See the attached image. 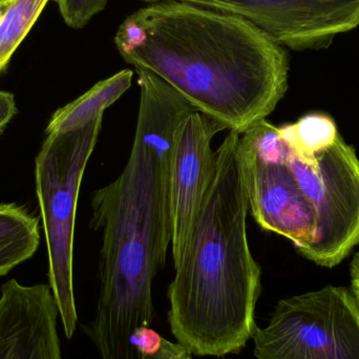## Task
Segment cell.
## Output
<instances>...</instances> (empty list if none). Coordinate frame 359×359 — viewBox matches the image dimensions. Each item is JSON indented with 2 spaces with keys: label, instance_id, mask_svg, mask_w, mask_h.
I'll return each mask as SVG.
<instances>
[{
  "label": "cell",
  "instance_id": "6da1fadb",
  "mask_svg": "<svg viewBox=\"0 0 359 359\" xmlns=\"http://www.w3.org/2000/svg\"><path fill=\"white\" fill-rule=\"evenodd\" d=\"M141 97L130 159L119 177L94 192L90 227L102 234L96 314L82 331L101 359H141L130 343L156 320L153 282L172 244L168 165L172 134L198 111L172 86L136 69Z\"/></svg>",
  "mask_w": 359,
  "mask_h": 359
},
{
  "label": "cell",
  "instance_id": "7a4b0ae2",
  "mask_svg": "<svg viewBox=\"0 0 359 359\" xmlns=\"http://www.w3.org/2000/svg\"><path fill=\"white\" fill-rule=\"evenodd\" d=\"M122 58L168 82L198 111L240 135L266 120L288 88L289 59L247 19L161 0L124 19Z\"/></svg>",
  "mask_w": 359,
  "mask_h": 359
},
{
  "label": "cell",
  "instance_id": "3957f363",
  "mask_svg": "<svg viewBox=\"0 0 359 359\" xmlns=\"http://www.w3.org/2000/svg\"><path fill=\"white\" fill-rule=\"evenodd\" d=\"M240 138L229 130L215 151L212 182L168 287L170 331L192 355L241 353L257 329L262 269L247 236Z\"/></svg>",
  "mask_w": 359,
  "mask_h": 359
},
{
  "label": "cell",
  "instance_id": "277c9868",
  "mask_svg": "<svg viewBox=\"0 0 359 359\" xmlns=\"http://www.w3.org/2000/svg\"><path fill=\"white\" fill-rule=\"evenodd\" d=\"M103 116L67 134L46 135L35 160L36 194L48 259V286L67 339L77 328L74 233L82 178L96 147Z\"/></svg>",
  "mask_w": 359,
  "mask_h": 359
},
{
  "label": "cell",
  "instance_id": "5b68a950",
  "mask_svg": "<svg viewBox=\"0 0 359 359\" xmlns=\"http://www.w3.org/2000/svg\"><path fill=\"white\" fill-rule=\"evenodd\" d=\"M257 359H359V304L344 287L278 302L255 335Z\"/></svg>",
  "mask_w": 359,
  "mask_h": 359
},
{
  "label": "cell",
  "instance_id": "8992f818",
  "mask_svg": "<svg viewBox=\"0 0 359 359\" xmlns=\"http://www.w3.org/2000/svg\"><path fill=\"white\" fill-rule=\"evenodd\" d=\"M286 160L316 211V236L302 255L323 267H334L359 244L355 151L339 135L313 155H301L286 144Z\"/></svg>",
  "mask_w": 359,
  "mask_h": 359
},
{
  "label": "cell",
  "instance_id": "52a82bcc",
  "mask_svg": "<svg viewBox=\"0 0 359 359\" xmlns=\"http://www.w3.org/2000/svg\"><path fill=\"white\" fill-rule=\"evenodd\" d=\"M238 159L253 219L303 253L316 236V211L287 163L278 128L263 120L241 135Z\"/></svg>",
  "mask_w": 359,
  "mask_h": 359
},
{
  "label": "cell",
  "instance_id": "ba28073f",
  "mask_svg": "<svg viewBox=\"0 0 359 359\" xmlns=\"http://www.w3.org/2000/svg\"><path fill=\"white\" fill-rule=\"evenodd\" d=\"M224 130L227 128L217 120L194 111L179 122L172 134L168 196L175 265L185 252L215 175L217 151L211 149V141Z\"/></svg>",
  "mask_w": 359,
  "mask_h": 359
},
{
  "label": "cell",
  "instance_id": "9c48e42d",
  "mask_svg": "<svg viewBox=\"0 0 359 359\" xmlns=\"http://www.w3.org/2000/svg\"><path fill=\"white\" fill-rule=\"evenodd\" d=\"M50 286L16 280L0 288V359H62Z\"/></svg>",
  "mask_w": 359,
  "mask_h": 359
},
{
  "label": "cell",
  "instance_id": "30bf717a",
  "mask_svg": "<svg viewBox=\"0 0 359 359\" xmlns=\"http://www.w3.org/2000/svg\"><path fill=\"white\" fill-rule=\"evenodd\" d=\"M134 72L123 69L95 84L90 90L55 111L46 126V134H67L80 130L103 116L132 86Z\"/></svg>",
  "mask_w": 359,
  "mask_h": 359
},
{
  "label": "cell",
  "instance_id": "8fae6325",
  "mask_svg": "<svg viewBox=\"0 0 359 359\" xmlns=\"http://www.w3.org/2000/svg\"><path fill=\"white\" fill-rule=\"evenodd\" d=\"M39 243L37 217L18 205H0V278L31 259Z\"/></svg>",
  "mask_w": 359,
  "mask_h": 359
},
{
  "label": "cell",
  "instance_id": "7c38bea8",
  "mask_svg": "<svg viewBox=\"0 0 359 359\" xmlns=\"http://www.w3.org/2000/svg\"><path fill=\"white\" fill-rule=\"evenodd\" d=\"M50 0H13L0 17V73Z\"/></svg>",
  "mask_w": 359,
  "mask_h": 359
},
{
  "label": "cell",
  "instance_id": "4fadbf2b",
  "mask_svg": "<svg viewBox=\"0 0 359 359\" xmlns=\"http://www.w3.org/2000/svg\"><path fill=\"white\" fill-rule=\"evenodd\" d=\"M278 132L292 151L303 155H313L332 144L339 135L334 121L320 114L305 116L295 123L278 128Z\"/></svg>",
  "mask_w": 359,
  "mask_h": 359
},
{
  "label": "cell",
  "instance_id": "5bb4252c",
  "mask_svg": "<svg viewBox=\"0 0 359 359\" xmlns=\"http://www.w3.org/2000/svg\"><path fill=\"white\" fill-rule=\"evenodd\" d=\"M130 343L141 359H192L185 346L168 341L151 327L136 329Z\"/></svg>",
  "mask_w": 359,
  "mask_h": 359
},
{
  "label": "cell",
  "instance_id": "9a60e30c",
  "mask_svg": "<svg viewBox=\"0 0 359 359\" xmlns=\"http://www.w3.org/2000/svg\"><path fill=\"white\" fill-rule=\"evenodd\" d=\"M65 22L72 29H83L93 17L107 8L109 0H55Z\"/></svg>",
  "mask_w": 359,
  "mask_h": 359
},
{
  "label": "cell",
  "instance_id": "2e32d148",
  "mask_svg": "<svg viewBox=\"0 0 359 359\" xmlns=\"http://www.w3.org/2000/svg\"><path fill=\"white\" fill-rule=\"evenodd\" d=\"M17 113L16 100L12 93L0 90V134Z\"/></svg>",
  "mask_w": 359,
  "mask_h": 359
},
{
  "label": "cell",
  "instance_id": "e0dca14e",
  "mask_svg": "<svg viewBox=\"0 0 359 359\" xmlns=\"http://www.w3.org/2000/svg\"><path fill=\"white\" fill-rule=\"evenodd\" d=\"M352 288L359 304V252L354 257L351 266Z\"/></svg>",
  "mask_w": 359,
  "mask_h": 359
},
{
  "label": "cell",
  "instance_id": "ac0fdd59",
  "mask_svg": "<svg viewBox=\"0 0 359 359\" xmlns=\"http://www.w3.org/2000/svg\"><path fill=\"white\" fill-rule=\"evenodd\" d=\"M12 1L13 0H0V11L4 12V11L6 10V6H8Z\"/></svg>",
  "mask_w": 359,
  "mask_h": 359
},
{
  "label": "cell",
  "instance_id": "d6986e66",
  "mask_svg": "<svg viewBox=\"0 0 359 359\" xmlns=\"http://www.w3.org/2000/svg\"><path fill=\"white\" fill-rule=\"evenodd\" d=\"M2 13L4 12H2V11H0V17H1Z\"/></svg>",
  "mask_w": 359,
  "mask_h": 359
}]
</instances>
